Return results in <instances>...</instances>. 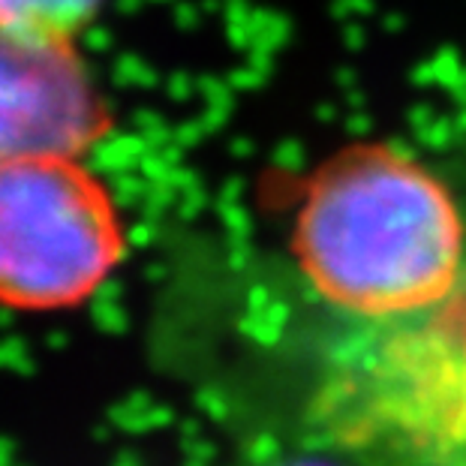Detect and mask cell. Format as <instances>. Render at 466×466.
<instances>
[{
    "instance_id": "1",
    "label": "cell",
    "mask_w": 466,
    "mask_h": 466,
    "mask_svg": "<svg viewBox=\"0 0 466 466\" xmlns=\"http://www.w3.org/2000/svg\"><path fill=\"white\" fill-rule=\"evenodd\" d=\"M463 241L458 202L428 166L391 145H352L313 172L292 250L325 301L376 322L454 299Z\"/></svg>"
},
{
    "instance_id": "2",
    "label": "cell",
    "mask_w": 466,
    "mask_h": 466,
    "mask_svg": "<svg viewBox=\"0 0 466 466\" xmlns=\"http://www.w3.org/2000/svg\"><path fill=\"white\" fill-rule=\"evenodd\" d=\"M124 256L106 184L78 157L39 154L0 166V304L64 310L100 289Z\"/></svg>"
},
{
    "instance_id": "3",
    "label": "cell",
    "mask_w": 466,
    "mask_h": 466,
    "mask_svg": "<svg viewBox=\"0 0 466 466\" xmlns=\"http://www.w3.org/2000/svg\"><path fill=\"white\" fill-rule=\"evenodd\" d=\"M331 419L364 442L398 440L466 454V304L458 295L431 310L361 322L350 355L329 380Z\"/></svg>"
},
{
    "instance_id": "4",
    "label": "cell",
    "mask_w": 466,
    "mask_h": 466,
    "mask_svg": "<svg viewBox=\"0 0 466 466\" xmlns=\"http://www.w3.org/2000/svg\"><path fill=\"white\" fill-rule=\"evenodd\" d=\"M103 108L69 43L0 31V166L39 154L78 157Z\"/></svg>"
},
{
    "instance_id": "5",
    "label": "cell",
    "mask_w": 466,
    "mask_h": 466,
    "mask_svg": "<svg viewBox=\"0 0 466 466\" xmlns=\"http://www.w3.org/2000/svg\"><path fill=\"white\" fill-rule=\"evenodd\" d=\"M100 0H0V31L15 36L69 43L91 22Z\"/></svg>"
},
{
    "instance_id": "6",
    "label": "cell",
    "mask_w": 466,
    "mask_h": 466,
    "mask_svg": "<svg viewBox=\"0 0 466 466\" xmlns=\"http://www.w3.org/2000/svg\"><path fill=\"white\" fill-rule=\"evenodd\" d=\"M295 466H322V463H313V461H310V463H295Z\"/></svg>"
}]
</instances>
